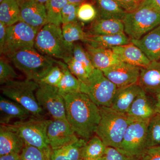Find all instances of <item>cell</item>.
<instances>
[{
	"label": "cell",
	"mask_w": 160,
	"mask_h": 160,
	"mask_svg": "<svg viewBox=\"0 0 160 160\" xmlns=\"http://www.w3.org/2000/svg\"><path fill=\"white\" fill-rule=\"evenodd\" d=\"M83 42L95 48L111 49L116 46L127 45L131 39L124 32L108 35H92L88 33Z\"/></svg>",
	"instance_id": "obj_23"
},
{
	"label": "cell",
	"mask_w": 160,
	"mask_h": 160,
	"mask_svg": "<svg viewBox=\"0 0 160 160\" xmlns=\"http://www.w3.org/2000/svg\"><path fill=\"white\" fill-rule=\"evenodd\" d=\"M104 160H138V158L130 156L118 149L107 147L104 156Z\"/></svg>",
	"instance_id": "obj_40"
},
{
	"label": "cell",
	"mask_w": 160,
	"mask_h": 160,
	"mask_svg": "<svg viewBox=\"0 0 160 160\" xmlns=\"http://www.w3.org/2000/svg\"><path fill=\"white\" fill-rule=\"evenodd\" d=\"M21 160H47L46 155L42 151L30 145L25 146L20 153Z\"/></svg>",
	"instance_id": "obj_38"
},
{
	"label": "cell",
	"mask_w": 160,
	"mask_h": 160,
	"mask_svg": "<svg viewBox=\"0 0 160 160\" xmlns=\"http://www.w3.org/2000/svg\"><path fill=\"white\" fill-rule=\"evenodd\" d=\"M37 1L38 2H39L40 3L45 4V3L46 2L49 1V0H37Z\"/></svg>",
	"instance_id": "obj_49"
},
{
	"label": "cell",
	"mask_w": 160,
	"mask_h": 160,
	"mask_svg": "<svg viewBox=\"0 0 160 160\" xmlns=\"http://www.w3.org/2000/svg\"><path fill=\"white\" fill-rule=\"evenodd\" d=\"M86 45V49L95 69L103 71L122 62L111 49L95 48Z\"/></svg>",
	"instance_id": "obj_22"
},
{
	"label": "cell",
	"mask_w": 160,
	"mask_h": 160,
	"mask_svg": "<svg viewBox=\"0 0 160 160\" xmlns=\"http://www.w3.org/2000/svg\"><path fill=\"white\" fill-rule=\"evenodd\" d=\"M19 77L12 66L2 58L0 60V84L1 86Z\"/></svg>",
	"instance_id": "obj_37"
},
{
	"label": "cell",
	"mask_w": 160,
	"mask_h": 160,
	"mask_svg": "<svg viewBox=\"0 0 160 160\" xmlns=\"http://www.w3.org/2000/svg\"><path fill=\"white\" fill-rule=\"evenodd\" d=\"M25 143L13 129L7 125L0 127V156L17 153L20 154Z\"/></svg>",
	"instance_id": "obj_18"
},
{
	"label": "cell",
	"mask_w": 160,
	"mask_h": 160,
	"mask_svg": "<svg viewBox=\"0 0 160 160\" xmlns=\"http://www.w3.org/2000/svg\"><path fill=\"white\" fill-rule=\"evenodd\" d=\"M94 4L101 18L122 21L126 12L115 0H95Z\"/></svg>",
	"instance_id": "obj_26"
},
{
	"label": "cell",
	"mask_w": 160,
	"mask_h": 160,
	"mask_svg": "<svg viewBox=\"0 0 160 160\" xmlns=\"http://www.w3.org/2000/svg\"><path fill=\"white\" fill-rule=\"evenodd\" d=\"M160 146V114L153 116L148 122L147 130V148Z\"/></svg>",
	"instance_id": "obj_32"
},
{
	"label": "cell",
	"mask_w": 160,
	"mask_h": 160,
	"mask_svg": "<svg viewBox=\"0 0 160 160\" xmlns=\"http://www.w3.org/2000/svg\"><path fill=\"white\" fill-rule=\"evenodd\" d=\"M0 160H21L20 154L13 153L0 156Z\"/></svg>",
	"instance_id": "obj_45"
},
{
	"label": "cell",
	"mask_w": 160,
	"mask_h": 160,
	"mask_svg": "<svg viewBox=\"0 0 160 160\" xmlns=\"http://www.w3.org/2000/svg\"><path fill=\"white\" fill-rule=\"evenodd\" d=\"M18 1L19 2H21V1H26V0H18Z\"/></svg>",
	"instance_id": "obj_52"
},
{
	"label": "cell",
	"mask_w": 160,
	"mask_h": 160,
	"mask_svg": "<svg viewBox=\"0 0 160 160\" xmlns=\"http://www.w3.org/2000/svg\"><path fill=\"white\" fill-rule=\"evenodd\" d=\"M138 160H160V146L147 148Z\"/></svg>",
	"instance_id": "obj_41"
},
{
	"label": "cell",
	"mask_w": 160,
	"mask_h": 160,
	"mask_svg": "<svg viewBox=\"0 0 160 160\" xmlns=\"http://www.w3.org/2000/svg\"><path fill=\"white\" fill-rule=\"evenodd\" d=\"M124 32L131 40L139 39L160 26V12L145 7L126 12L122 20Z\"/></svg>",
	"instance_id": "obj_7"
},
{
	"label": "cell",
	"mask_w": 160,
	"mask_h": 160,
	"mask_svg": "<svg viewBox=\"0 0 160 160\" xmlns=\"http://www.w3.org/2000/svg\"><path fill=\"white\" fill-rule=\"evenodd\" d=\"M63 76L62 70L61 67L56 64L39 81L37 82L39 84L48 85L57 87Z\"/></svg>",
	"instance_id": "obj_35"
},
{
	"label": "cell",
	"mask_w": 160,
	"mask_h": 160,
	"mask_svg": "<svg viewBox=\"0 0 160 160\" xmlns=\"http://www.w3.org/2000/svg\"><path fill=\"white\" fill-rule=\"evenodd\" d=\"M141 68L123 62L102 71L118 88L138 84Z\"/></svg>",
	"instance_id": "obj_13"
},
{
	"label": "cell",
	"mask_w": 160,
	"mask_h": 160,
	"mask_svg": "<svg viewBox=\"0 0 160 160\" xmlns=\"http://www.w3.org/2000/svg\"><path fill=\"white\" fill-rule=\"evenodd\" d=\"M121 61L140 68L149 66L151 61L140 48L132 42L111 48Z\"/></svg>",
	"instance_id": "obj_20"
},
{
	"label": "cell",
	"mask_w": 160,
	"mask_h": 160,
	"mask_svg": "<svg viewBox=\"0 0 160 160\" xmlns=\"http://www.w3.org/2000/svg\"><path fill=\"white\" fill-rule=\"evenodd\" d=\"M79 4L68 2L62 11V25L78 22L77 12Z\"/></svg>",
	"instance_id": "obj_39"
},
{
	"label": "cell",
	"mask_w": 160,
	"mask_h": 160,
	"mask_svg": "<svg viewBox=\"0 0 160 160\" xmlns=\"http://www.w3.org/2000/svg\"><path fill=\"white\" fill-rule=\"evenodd\" d=\"M151 62L160 60V26L149 32L139 39L131 40Z\"/></svg>",
	"instance_id": "obj_19"
},
{
	"label": "cell",
	"mask_w": 160,
	"mask_h": 160,
	"mask_svg": "<svg viewBox=\"0 0 160 160\" xmlns=\"http://www.w3.org/2000/svg\"><path fill=\"white\" fill-rule=\"evenodd\" d=\"M0 112L1 125H8L12 120L22 121L33 116L24 106L2 96L0 97Z\"/></svg>",
	"instance_id": "obj_17"
},
{
	"label": "cell",
	"mask_w": 160,
	"mask_h": 160,
	"mask_svg": "<svg viewBox=\"0 0 160 160\" xmlns=\"http://www.w3.org/2000/svg\"><path fill=\"white\" fill-rule=\"evenodd\" d=\"M39 85L35 81L26 79L13 80L2 85L3 95L24 106L36 117H44L45 112L39 105L36 92Z\"/></svg>",
	"instance_id": "obj_6"
},
{
	"label": "cell",
	"mask_w": 160,
	"mask_h": 160,
	"mask_svg": "<svg viewBox=\"0 0 160 160\" xmlns=\"http://www.w3.org/2000/svg\"><path fill=\"white\" fill-rule=\"evenodd\" d=\"M99 108L101 120L95 134L107 147L119 149L125 132L133 120L127 114L115 111L111 107Z\"/></svg>",
	"instance_id": "obj_2"
},
{
	"label": "cell",
	"mask_w": 160,
	"mask_h": 160,
	"mask_svg": "<svg viewBox=\"0 0 160 160\" xmlns=\"http://www.w3.org/2000/svg\"><path fill=\"white\" fill-rule=\"evenodd\" d=\"M67 64L68 68L73 75L81 83L86 82L90 75L82 64L75 59L73 57L64 62Z\"/></svg>",
	"instance_id": "obj_36"
},
{
	"label": "cell",
	"mask_w": 160,
	"mask_h": 160,
	"mask_svg": "<svg viewBox=\"0 0 160 160\" xmlns=\"http://www.w3.org/2000/svg\"><path fill=\"white\" fill-rule=\"evenodd\" d=\"M62 29L65 41L70 45H73L78 41L84 42L88 35L78 22L62 25Z\"/></svg>",
	"instance_id": "obj_31"
},
{
	"label": "cell",
	"mask_w": 160,
	"mask_h": 160,
	"mask_svg": "<svg viewBox=\"0 0 160 160\" xmlns=\"http://www.w3.org/2000/svg\"><path fill=\"white\" fill-rule=\"evenodd\" d=\"M47 137L52 150L74 142L80 138L66 119L50 120L47 128Z\"/></svg>",
	"instance_id": "obj_12"
},
{
	"label": "cell",
	"mask_w": 160,
	"mask_h": 160,
	"mask_svg": "<svg viewBox=\"0 0 160 160\" xmlns=\"http://www.w3.org/2000/svg\"><path fill=\"white\" fill-rule=\"evenodd\" d=\"M50 120L32 116L7 125L18 132L25 144L37 147L42 151L49 160L52 149L47 137V128Z\"/></svg>",
	"instance_id": "obj_5"
},
{
	"label": "cell",
	"mask_w": 160,
	"mask_h": 160,
	"mask_svg": "<svg viewBox=\"0 0 160 160\" xmlns=\"http://www.w3.org/2000/svg\"><path fill=\"white\" fill-rule=\"evenodd\" d=\"M156 114L154 99H151L143 89L126 113L132 120L147 122H149L150 119Z\"/></svg>",
	"instance_id": "obj_15"
},
{
	"label": "cell",
	"mask_w": 160,
	"mask_h": 160,
	"mask_svg": "<svg viewBox=\"0 0 160 160\" xmlns=\"http://www.w3.org/2000/svg\"><path fill=\"white\" fill-rule=\"evenodd\" d=\"M82 160H104V156L102 157L95 158H83Z\"/></svg>",
	"instance_id": "obj_48"
},
{
	"label": "cell",
	"mask_w": 160,
	"mask_h": 160,
	"mask_svg": "<svg viewBox=\"0 0 160 160\" xmlns=\"http://www.w3.org/2000/svg\"><path fill=\"white\" fill-rule=\"evenodd\" d=\"M73 46L65 41L60 26L49 23L38 32L34 45L41 54L64 62L73 57Z\"/></svg>",
	"instance_id": "obj_4"
},
{
	"label": "cell",
	"mask_w": 160,
	"mask_h": 160,
	"mask_svg": "<svg viewBox=\"0 0 160 160\" xmlns=\"http://www.w3.org/2000/svg\"><path fill=\"white\" fill-rule=\"evenodd\" d=\"M5 0H0V3L2 2Z\"/></svg>",
	"instance_id": "obj_51"
},
{
	"label": "cell",
	"mask_w": 160,
	"mask_h": 160,
	"mask_svg": "<svg viewBox=\"0 0 160 160\" xmlns=\"http://www.w3.org/2000/svg\"><path fill=\"white\" fill-rule=\"evenodd\" d=\"M78 20L83 23L92 22L98 17L94 3L86 2L80 4L77 12Z\"/></svg>",
	"instance_id": "obj_33"
},
{
	"label": "cell",
	"mask_w": 160,
	"mask_h": 160,
	"mask_svg": "<svg viewBox=\"0 0 160 160\" xmlns=\"http://www.w3.org/2000/svg\"><path fill=\"white\" fill-rule=\"evenodd\" d=\"M56 64L61 67L63 72L62 78L57 87L61 94H68L81 92V82L71 73L67 64L60 60H56Z\"/></svg>",
	"instance_id": "obj_27"
},
{
	"label": "cell",
	"mask_w": 160,
	"mask_h": 160,
	"mask_svg": "<svg viewBox=\"0 0 160 160\" xmlns=\"http://www.w3.org/2000/svg\"><path fill=\"white\" fill-rule=\"evenodd\" d=\"M72 55L75 59L82 64L90 75L95 68L86 49L78 43H75L72 49Z\"/></svg>",
	"instance_id": "obj_34"
},
{
	"label": "cell",
	"mask_w": 160,
	"mask_h": 160,
	"mask_svg": "<svg viewBox=\"0 0 160 160\" xmlns=\"http://www.w3.org/2000/svg\"><path fill=\"white\" fill-rule=\"evenodd\" d=\"M103 141L96 135H94L86 142L82 152V158H95L104 156L107 149Z\"/></svg>",
	"instance_id": "obj_29"
},
{
	"label": "cell",
	"mask_w": 160,
	"mask_h": 160,
	"mask_svg": "<svg viewBox=\"0 0 160 160\" xmlns=\"http://www.w3.org/2000/svg\"><path fill=\"white\" fill-rule=\"evenodd\" d=\"M142 90L138 84L118 88L110 107L115 111L126 114Z\"/></svg>",
	"instance_id": "obj_21"
},
{
	"label": "cell",
	"mask_w": 160,
	"mask_h": 160,
	"mask_svg": "<svg viewBox=\"0 0 160 160\" xmlns=\"http://www.w3.org/2000/svg\"><path fill=\"white\" fill-rule=\"evenodd\" d=\"M136 2H137L139 4H141V3L142 2H143V1H144V0H135Z\"/></svg>",
	"instance_id": "obj_50"
},
{
	"label": "cell",
	"mask_w": 160,
	"mask_h": 160,
	"mask_svg": "<svg viewBox=\"0 0 160 160\" xmlns=\"http://www.w3.org/2000/svg\"><path fill=\"white\" fill-rule=\"evenodd\" d=\"M86 142L80 138L74 142L52 150L49 160H82V152Z\"/></svg>",
	"instance_id": "obj_25"
},
{
	"label": "cell",
	"mask_w": 160,
	"mask_h": 160,
	"mask_svg": "<svg viewBox=\"0 0 160 160\" xmlns=\"http://www.w3.org/2000/svg\"><path fill=\"white\" fill-rule=\"evenodd\" d=\"M18 2L20 7V22L40 30L47 24L45 4L37 0Z\"/></svg>",
	"instance_id": "obj_14"
},
{
	"label": "cell",
	"mask_w": 160,
	"mask_h": 160,
	"mask_svg": "<svg viewBox=\"0 0 160 160\" xmlns=\"http://www.w3.org/2000/svg\"><path fill=\"white\" fill-rule=\"evenodd\" d=\"M117 89L102 71L98 69H95L86 82L81 83V92L99 107H111Z\"/></svg>",
	"instance_id": "obj_8"
},
{
	"label": "cell",
	"mask_w": 160,
	"mask_h": 160,
	"mask_svg": "<svg viewBox=\"0 0 160 160\" xmlns=\"http://www.w3.org/2000/svg\"><path fill=\"white\" fill-rule=\"evenodd\" d=\"M36 97L41 108L52 119L66 118L65 99L57 87L40 84Z\"/></svg>",
	"instance_id": "obj_11"
},
{
	"label": "cell",
	"mask_w": 160,
	"mask_h": 160,
	"mask_svg": "<svg viewBox=\"0 0 160 160\" xmlns=\"http://www.w3.org/2000/svg\"><path fill=\"white\" fill-rule=\"evenodd\" d=\"M155 108L157 113L160 114V91L154 95Z\"/></svg>",
	"instance_id": "obj_46"
},
{
	"label": "cell",
	"mask_w": 160,
	"mask_h": 160,
	"mask_svg": "<svg viewBox=\"0 0 160 160\" xmlns=\"http://www.w3.org/2000/svg\"><path fill=\"white\" fill-rule=\"evenodd\" d=\"M68 3V0H49L45 3L47 24L60 26L62 10Z\"/></svg>",
	"instance_id": "obj_30"
},
{
	"label": "cell",
	"mask_w": 160,
	"mask_h": 160,
	"mask_svg": "<svg viewBox=\"0 0 160 160\" xmlns=\"http://www.w3.org/2000/svg\"><path fill=\"white\" fill-rule=\"evenodd\" d=\"M39 31L22 22L7 26L2 54L7 56L23 48L33 47Z\"/></svg>",
	"instance_id": "obj_10"
},
{
	"label": "cell",
	"mask_w": 160,
	"mask_h": 160,
	"mask_svg": "<svg viewBox=\"0 0 160 160\" xmlns=\"http://www.w3.org/2000/svg\"><path fill=\"white\" fill-rule=\"evenodd\" d=\"M139 7H145L160 12V0H144Z\"/></svg>",
	"instance_id": "obj_43"
},
{
	"label": "cell",
	"mask_w": 160,
	"mask_h": 160,
	"mask_svg": "<svg viewBox=\"0 0 160 160\" xmlns=\"http://www.w3.org/2000/svg\"><path fill=\"white\" fill-rule=\"evenodd\" d=\"M126 12H131L138 8L139 4L135 0H115Z\"/></svg>",
	"instance_id": "obj_42"
},
{
	"label": "cell",
	"mask_w": 160,
	"mask_h": 160,
	"mask_svg": "<svg viewBox=\"0 0 160 160\" xmlns=\"http://www.w3.org/2000/svg\"><path fill=\"white\" fill-rule=\"evenodd\" d=\"M20 22V7L18 0H5L0 4V22L9 26Z\"/></svg>",
	"instance_id": "obj_28"
},
{
	"label": "cell",
	"mask_w": 160,
	"mask_h": 160,
	"mask_svg": "<svg viewBox=\"0 0 160 160\" xmlns=\"http://www.w3.org/2000/svg\"><path fill=\"white\" fill-rule=\"evenodd\" d=\"M62 95L66 103V119L77 135L87 142L95 134L101 120L99 107L81 92Z\"/></svg>",
	"instance_id": "obj_1"
},
{
	"label": "cell",
	"mask_w": 160,
	"mask_h": 160,
	"mask_svg": "<svg viewBox=\"0 0 160 160\" xmlns=\"http://www.w3.org/2000/svg\"><path fill=\"white\" fill-rule=\"evenodd\" d=\"M138 84L148 94L154 95L160 91V61L141 68Z\"/></svg>",
	"instance_id": "obj_16"
},
{
	"label": "cell",
	"mask_w": 160,
	"mask_h": 160,
	"mask_svg": "<svg viewBox=\"0 0 160 160\" xmlns=\"http://www.w3.org/2000/svg\"><path fill=\"white\" fill-rule=\"evenodd\" d=\"M7 27L4 23L0 22V52L1 54H2L6 42Z\"/></svg>",
	"instance_id": "obj_44"
},
{
	"label": "cell",
	"mask_w": 160,
	"mask_h": 160,
	"mask_svg": "<svg viewBox=\"0 0 160 160\" xmlns=\"http://www.w3.org/2000/svg\"><path fill=\"white\" fill-rule=\"evenodd\" d=\"M148 124L147 122L132 121L125 132L118 150L128 155L139 158L147 149Z\"/></svg>",
	"instance_id": "obj_9"
},
{
	"label": "cell",
	"mask_w": 160,
	"mask_h": 160,
	"mask_svg": "<svg viewBox=\"0 0 160 160\" xmlns=\"http://www.w3.org/2000/svg\"><path fill=\"white\" fill-rule=\"evenodd\" d=\"M124 32L122 20L98 18L92 23L89 34L92 35H108Z\"/></svg>",
	"instance_id": "obj_24"
},
{
	"label": "cell",
	"mask_w": 160,
	"mask_h": 160,
	"mask_svg": "<svg viewBox=\"0 0 160 160\" xmlns=\"http://www.w3.org/2000/svg\"><path fill=\"white\" fill-rule=\"evenodd\" d=\"M95 0H68V2L73 4H80L86 2H90L94 4Z\"/></svg>",
	"instance_id": "obj_47"
},
{
	"label": "cell",
	"mask_w": 160,
	"mask_h": 160,
	"mask_svg": "<svg viewBox=\"0 0 160 160\" xmlns=\"http://www.w3.org/2000/svg\"><path fill=\"white\" fill-rule=\"evenodd\" d=\"M26 79L38 82L56 64V59L41 54L33 47L23 48L7 56Z\"/></svg>",
	"instance_id": "obj_3"
}]
</instances>
